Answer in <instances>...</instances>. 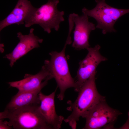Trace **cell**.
<instances>
[{"label": "cell", "instance_id": "cell-14", "mask_svg": "<svg viewBox=\"0 0 129 129\" xmlns=\"http://www.w3.org/2000/svg\"><path fill=\"white\" fill-rule=\"evenodd\" d=\"M97 5L95 9L110 17L116 22L121 16L129 13V9H121L111 6L107 4L105 0H95Z\"/></svg>", "mask_w": 129, "mask_h": 129}, {"label": "cell", "instance_id": "cell-1", "mask_svg": "<svg viewBox=\"0 0 129 129\" xmlns=\"http://www.w3.org/2000/svg\"><path fill=\"white\" fill-rule=\"evenodd\" d=\"M97 72L84 84L79 91L78 97L73 102L67 101L69 106L67 109L71 113L64 121L73 129L76 128L79 118H85L91 109L101 101L106 100L105 97L98 92L96 84Z\"/></svg>", "mask_w": 129, "mask_h": 129}, {"label": "cell", "instance_id": "cell-11", "mask_svg": "<svg viewBox=\"0 0 129 129\" xmlns=\"http://www.w3.org/2000/svg\"><path fill=\"white\" fill-rule=\"evenodd\" d=\"M34 8L28 0H18L10 13L0 22V31L9 25L24 24L25 20Z\"/></svg>", "mask_w": 129, "mask_h": 129}, {"label": "cell", "instance_id": "cell-2", "mask_svg": "<svg viewBox=\"0 0 129 129\" xmlns=\"http://www.w3.org/2000/svg\"><path fill=\"white\" fill-rule=\"evenodd\" d=\"M40 104H32L14 109L5 108L0 113V119L15 129H53L39 109Z\"/></svg>", "mask_w": 129, "mask_h": 129}, {"label": "cell", "instance_id": "cell-8", "mask_svg": "<svg viewBox=\"0 0 129 129\" xmlns=\"http://www.w3.org/2000/svg\"><path fill=\"white\" fill-rule=\"evenodd\" d=\"M53 78L50 73L44 65L41 70L34 75L26 74L21 80L8 82L11 87L16 88L18 92L31 91L42 89Z\"/></svg>", "mask_w": 129, "mask_h": 129}, {"label": "cell", "instance_id": "cell-9", "mask_svg": "<svg viewBox=\"0 0 129 129\" xmlns=\"http://www.w3.org/2000/svg\"><path fill=\"white\" fill-rule=\"evenodd\" d=\"M34 30L31 28L28 35H23L20 32L17 33V37L20 40L19 42L11 52L4 57L9 60L11 67H13L17 60L30 51L40 47L39 43H42L43 40L34 35Z\"/></svg>", "mask_w": 129, "mask_h": 129}, {"label": "cell", "instance_id": "cell-7", "mask_svg": "<svg viewBox=\"0 0 129 129\" xmlns=\"http://www.w3.org/2000/svg\"><path fill=\"white\" fill-rule=\"evenodd\" d=\"M75 27L73 33V40L72 46L77 50L87 49L90 47L89 39L91 32L95 30L96 26L90 22L88 16L83 14L81 16L73 13H71Z\"/></svg>", "mask_w": 129, "mask_h": 129}, {"label": "cell", "instance_id": "cell-10", "mask_svg": "<svg viewBox=\"0 0 129 129\" xmlns=\"http://www.w3.org/2000/svg\"><path fill=\"white\" fill-rule=\"evenodd\" d=\"M57 88L48 95L44 94L41 91L38 94L40 101L39 111L46 121L53 129L60 128L64 119L63 116L58 115L56 111L54 98Z\"/></svg>", "mask_w": 129, "mask_h": 129}, {"label": "cell", "instance_id": "cell-3", "mask_svg": "<svg viewBox=\"0 0 129 129\" xmlns=\"http://www.w3.org/2000/svg\"><path fill=\"white\" fill-rule=\"evenodd\" d=\"M72 42L70 36H68L63 49L60 52L53 51L49 53L51 56L50 60L44 61V65L49 72L53 78H54L60 90L57 97L60 101L64 97L65 91L70 88H75V81L71 76L65 55V50L67 45Z\"/></svg>", "mask_w": 129, "mask_h": 129}, {"label": "cell", "instance_id": "cell-13", "mask_svg": "<svg viewBox=\"0 0 129 129\" xmlns=\"http://www.w3.org/2000/svg\"><path fill=\"white\" fill-rule=\"evenodd\" d=\"M83 14L88 17H92L97 21V28L102 30V34H105L108 32H115L116 30L114 26L115 22L109 16L95 9L89 10L85 7L82 9Z\"/></svg>", "mask_w": 129, "mask_h": 129}, {"label": "cell", "instance_id": "cell-15", "mask_svg": "<svg viewBox=\"0 0 129 129\" xmlns=\"http://www.w3.org/2000/svg\"><path fill=\"white\" fill-rule=\"evenodd\" d=\"M4 119H0V129H11L12 128L7 124Z\"/></svg>", "mask_w": 129, "mask_h": 129}, {"label": "cell", "instance_id": "cell-12", "mask_svg": "<svg viewBox=\"0 0 129 129\" xmlns=\"http://www.w3.org/2000/svg\"><path fill=\"white\" fill-rule=\"evenodd\" d=\"M41 90L18 92L12 98L5 108L16 109L32 104H40L38 94Z\"/></svg>", "mask_w": 129, "mask_h": 129}, {"label": "cell", "instance_id": "cell-4", "mask_svg": "<svg viewBox=\"0 0 129 129\" xmlns=\"http://www.w3.org/2000/svg\"><path fill=\"white\" fill-rule=\"evenodd\" d=\"M59 2V0H48L39 8L34 7L25 20V27H28L37 24L48 33L52 29L58 31L60 24L64 21V12L59 11L57 8Z\"/></svg>", "mask_w": 129, "mask_h": 129}, {"label": "cell", "instance_id": "cell-5", "mask_svg": "<svg viewBox=\"0 0 129 129\" xmlns=\"http://www.w3.org/2000/svg\"><path fill=\"white\" fill-rule=\"evenodd\" d=\"M122 114L109 107L106 100L101 101L94 106L85 117L86 123L83 129H99L108 126L112 128L118 116Z\"/></svg>", "mask_w": 129, "mask_h": 129}, {"label": "cell", "instance_id": "cell-6", "mask_svg": "<svg viewBox=\"0 0 129 129\" xmlns=\"http://www.w3.org/2000/svg\"><path fill=\"white\" fill-rule=\"evenodd\" d=\"M100 46L98 44L93 47L88 48L87 49L88 51L87 55L79 62L74 88L76 92H78L85 82L97 72L96 69L99 64L107 60L106 57L100 54Z\"/></svg>", "mask_w": 129, "mask_h": 129}]
</instances>
